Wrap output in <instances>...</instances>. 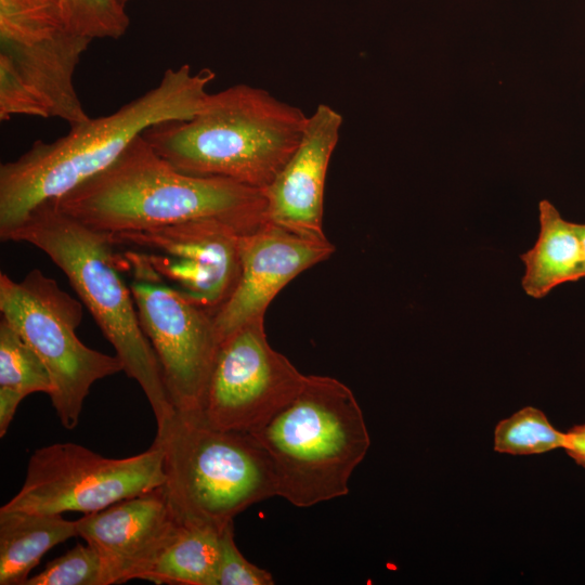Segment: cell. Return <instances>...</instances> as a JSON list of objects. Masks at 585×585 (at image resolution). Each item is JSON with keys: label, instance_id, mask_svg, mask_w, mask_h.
I'll return each instance as SVG.
<instances>
[{"label": "cell", "instance_id": "cell-1", "mask_svg": "<svg viewBox=\"0 0 585 585\" xmlns=\"http://www.w3.org/2000/svg\"><path fill=\"white\" fill-rule=\"evenodd\" d=\"M52 200L63 213L110 235L192 220H218L245 234L268 222L264 191L181 172L142 134L105 170Z\"/></svg>", "mask_w": 585, "mask_h": 585}, {"label": "cell", "instance_id": "cell-2", "mask_svg": "<svg viewBox=\"0 0 585 585\" xmlns=\"http://www.w3.org/2000/svg\"><path fill=\"white\" fill-rule=\"evenodd\" d=\"M213 79L208 68H169L156 87L113 114L72 126L53 142L38 140L15 160L1 164V240L38 205L62 197L109 167L146 129L194 116Z\"/></svg>", "mask_w": 585, "mask_h": 585}, {"label": "cell", "instance_id": "cell-3", "mask_svg": "<svg viewBox=\"0 0 585 585\" xmlns=\"http://www.w3.org/2000/svg\"><path fill=\"white\" fill-rule=\"evenodd\" d=\"M308 116L268 91L239 83L209 93L191 118L142 135L181 172L264 190L299 145Z\"/></svg>", "mask_w": 585, "mask_h": 585}, {"label": "cell", "instance_id": "cell-4", "mask_svg": "<svg viewBox=\"0 0 585 585\" xmlns=\"http://www.w3.org/2000/svg\"><path fill=\"white\" fill-rule=\"evenodd\" d=\"M43 251L68 278L80 301L113 346L126 375L144 392L157 426L176 413L155 351L139 321L122 255L112 235L63 213L53 200L34 208L5 242Z\"/></svg>", "mask_w": 585, "mask_h": 585}, {"label": "cell", "instance_id": "cell-5", "mask_svg": "<svg viewBox=\"0 0 585 585\" xmlns=\"http://www.w3.org/2000/svg\"><path fill=\"white\" fill-rule=\"evenodd\" d=\"M251 434L269 456L277 496L297 507L347 495L370 445L352 390L322 375H307L296 398Z\"/></svg>", "mask_w": 585, "mask_h": 585}, {"label": "cell", "instance_id": "cell-6", "mask_svg": "<svg viewBox=\"0 0 585 585\" xmlns=\"http://www.w3.org/2000/svg\"><path fill=\"white\" fill-rule=\"evenodd\" d=\"M154 444L164 454L162 489L182 522L222 530L249 506L277 496L269 456L250 432L176 412L157 426Z\"/></svg>", "mask_w": 585, "mask_h": 585}, {"label": "cell", "instance_id": "cell-7", "mask_svg": "<svg viewBox=\"0 0 585 585\" xmlns=\"http://www.w3.org/2000/svg\"><path fill=\"white\" fill-rule=\"evenodd\" d=\"M0 312L42 360L55 413L64 428L74 429L93 384L123 372L120 360L79 340L83 303L39 269L20 282L0 273Z\"/></svg>", "mask_w": 585, "mask_h": 585}, {"label": "cell", "instance_id": "cell-8", "mask_svg": "<svg viewBox=\"0 0 585 585\" xmlns=\"http://www.w3.org/2000/svg\"><path fill=\"white\" fill-rule=\"evenodd\" d=\"M139 321L177 413L199 415L221 343L213 312L166 284L141 255L122 251Z\"/></svg>", "mask_w": 585, "mask_h": 585}, {"label": "cell", "instance_id": "cell-9", "mask_svg": "<svg viewBox=\"0 0 585 585\" xmlns=\"http://www.w3.org/2000/svg\"><path fill=\"white\" fill-rule=\"evenodd\" d=\"M165 480L164 454L154 443L125 458L104 457L73 442L53 443L31 454L21 490L0 509L88 515L158 489Z\"/></svg>", "mask_w": 585, "mask_h": 585}, {"label": "cell", "instance_id": "cell-10", "mask_svg": "<svg viewBox=\"0 0 585 585\" xmlns=\"http://www.w3.org/2000/svg\"><path fill=\"white\" fill-rule=\"evenodd\" d=\"M306 377L271 347L264 317L252 320L221 341L199 416L217 429L251 433L296 398Z\"/></svg>", "mask_w": 585, "mask_h": 585}, {"label": "cell", "instance_id": "cell-11", "mask_svg": "<svg viewBox=\"0 0 585 585\" xmlns=\"http://www.w3.org/2000/svg\"><path fill=\"white\" fill-rule=\"evenodd\" d=\"M243 234L218 220H192L112 237L136 250L166 284L214 313L238 282Z\"/></svg>", "mask_w": 585, "mask_h": 585}, {"label": "cell", "instance_id": "cell-12", "mask_svg": "<svg viewBox=\"0 0 585 585\" xmlns=\"http://www.w3.org/2000/svg\"><path fill=\"white\" fill-rule=\"evenodd\" d=\"M335 246L271 222L242 235L240 275L229 299L213 313L222 341L244 324L264 317L276 295L296 276L327 260Z\"/></svg>", "mask_w": 585, "mask_h": 585}, {"label": "cell", "instance_id": "cell-13", "mask_svg": "<svg viewBox=\"0 0 585 585\" xmlns=\"http://www.w3.org/2000/svg\"><path fill=\"white\" fill-rule=\"evenodd\" d=\"M180 522L160 486L84 515L77 528L100 554L110 585L141 580Z\"/></svg>", "mask_w": 585, "mask_h": 585}, {"label": "cell", "instance_id": "cell-14", "mask_svg": "<svg viewBox=\"0 0 585 585\" xmlns=\"http://www.w3.org/2000/svg\"><path fill=\"white\" fill-rule=\"evenodd\" d=\"M341 125L342 116L327 104H320L308 117L299 145L263 190L269 222L308 238H327L324 191Z\"/></svg>", "mask_w": 585, "mask_h": 585}, {"label": "cell", "instance_id": "cell-15", "mask_svg": "<svg viewBox=\"0 0 585 585\" xmlns=\"http://www.w3.org/2000/svg\"><path fill=\"white\" fill-rule=\"evenodd\" d=\"M91 41L64 28L29 42L0 37V62L15 73L46 118H60L72 127L90 118L74 75Z\"/></svg>", "mask_w": 585, "mask_h": 585}, {"label": "cell", "instance_id": "cell-16", "mask_svg": "<svg viewBox=\"0 0 585 585\" xmlns=\"http://www.w3.org/2000/svg\"><path fill=\"white\" fill-rule=\"evenodd\" d=\"M540 223L534 247L520 256L525 264L522 287L533 298L585 277L580 224L564 220L548 200L540 203Z\"/></svg>", "mask_w": 585, "mask_h": 585}, {"label": "cell", "instance_id": "cell-17", "mask_svg": "<svg viewBox=\"0 0 585 585\" xmlns=\"http://www.w3.org/2000/svg\"><path fill=\"white\" fill-rule=\"evenodd\" d=\"M76 536L77 520L62 514L0 509V585H25L51 548Z\"/></svg>", "mask_w": 585, "mask_h": 585}, {"label": "cell", "instance_id": "cell-18", "mask_svg": "<svg viewBox=\"0 0 585 585\" xmlns=\"http://www.w3.org/2000/svg\"><path fill=\"white\" fill-rule=\"evenodd\" d=\"M222 531L181 521L141 580L159 585H216Z\"/></svg>", "mask_w": 585, "mask_h": 585}, {"label": "cell", "instance_id": "cell-19", "mask_svg": "<svg viewBox=\"0 0 585 585\" xmlns=\"http://www.w3.org/2000/svg\"><path fill=\"white\" fill-rule=\"evenodd\" d=\"M53 390L39 355L3 317L0 321V399L18 404L29 394Z\"/></svg>", "mask_w": 585, "mask_h": 585}, {"label": "cell", "instance_id": "cell-20", "mask_svg": "<svg viewBox=\"0 0 585 585\" xmlns=\"http://www.w3.org/2000/svg\"><path fill=\"white\" fill-rule=\"evenodd\" d=\"M566 433L555 429L538 408L526 406L499 421L494 450L511 455H532L564 447Z\"/></svg>", "mask_w": 585, "mask_h": 585}, {"label": "cell", "instance_id": "cell-21", "mask_svg": "<svg viewBox=\"0 0 585 585\" xmlns=\"http://www.w3.org/2000/svg\"><path fill=\"white\" fill-rule=\"evenodd\" d=\"M65 29L90 39H118L130 18L118 0H58Z\"/></svg>", "mask_w": 585, "mask_h": 585}, {"label": "cell", "instance_id": "cell-22", "mask_svg": "<svg viewBox=\"0 0 585 585\" xmlns=\"http://www.w3.org/2000/svg\"><path fill=\"white\" fill-rule=\"evenodd\" d=\"M62 28L58 0H0L1 38L29 42Z\"/></svg>", "mask_w": 585, "mask_h": 585}, {"label": "cell", "instance_id": "cell-23", "mask_svg": "<svg viewBox=\"0 0 585 585\" xmlns=\"http://www.w3.org/2000/svg\"><path fill=\"white\" fill-rule=\"evenodd\" d=\"M25 585H107V578L100 554L89 544H77Z\"/></svg>", "mask_w": 585, "mask_h": 585}, {"label": "cell", "instance_id": "cell-24", "mask_svg": "<svg viewBox=\"0 0 585 585\" xmlns=\"http://www.w3.org/2000/svg\"><path fill=\"white\" fill-rule=\"evenodd\" d=\"M271 573L249 562L234 541L233 522L221 534V557L216 585H273Z\"/></svg>", "mask_w": 585, "mask_h": 585}, {"label": "cell", "instance_id": "cell-25", "mask_svg": "<svg viewBox=\"0 0 585 585\" xmlns=\"http://www.w3.org/2000/svg\"><path fill=\"white\" fill-rule=\"evenodd\" d=\"M563 448L576 464L585 468V425L574 426L566 433Z\"/></svg>", "mask_w": 585, "mask_h": 585}, {"label": "cell", "instance_id": "cell-26", "mask_svg": "<svg viewBox=\"0 0 585 585\" xmlns=\"http://www.w3.org/2000/svg\"><path fill=\"white\" fill-rule=\"evenodd\" d=\"M580 234H581V242H582V248L584 253V271H585V224H580Z\"/></svg>", "mask_w": 585, "mask_h": 585}, {"label": "cell", "instance_id": "cell-27", "mask_svg": "<svg viewBox=\"0 0 585 585\" xmlns=\"http://www.w3.org/2000/svg\"><path fill=\"white\" fill-rule=\"evenodd\" d=\"M118 1L121 2L122 4H126L130 0H118Z\"/></svg>", "mask_w": 585, "mask_h": 585}]
</instances>
